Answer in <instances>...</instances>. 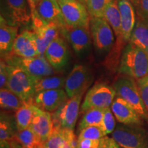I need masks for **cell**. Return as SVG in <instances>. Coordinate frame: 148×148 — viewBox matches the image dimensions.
Returning <instances> with one entry per match:
<instances>
[{"instance_id":"cell-1","label":"cell","mask_w":148,"mask_h":148,"mask_svg":"<svg viewBox=\"0 0 148 148\" xmlns=\"http://www.w3.org/2000/svg\"><path fill=\"white\" fill-rule=\"evenodd\" d=\"M119 71L136 79L146 76L148 75V52L128 42L122 50Z\"/></svg>"},{"instance_id":"cell-2","label":"cell","mask_w":148,"mask_h":148,"mask_svg":"<svg viewBox=\"0 0 148 148\" xmlns=\"http://www.w3.org/2000/svg\"><path fill=\"white\" fill-rule=\"evenodd\" d=\"M6 69L8 74L7 88L23 101L32 100L35 95V77L18 66L6 64Z\"/></svg>"},{"instance_id":"cell-3","label":"cell","mask_w":148,"mask_h":148,"mask_svg":"<svg viewBox=\"0 0 148 148\" xmlns=\"http://www.w3.org/2000/svg\"><path fill=\"white\" fill-rule=\"evenodd\" d=\"M1 18L18 27L32 25V14L28 0H1Z\"/></svg>"},{"instance_id":"cell-4","label":"cell","mask_w":148,"mask_h":148,"mask_svg":"<svg viewBox=\"0 0 148 148\" xmlns=\"http://www.w3.org/2000/svg\"><path fill=\"white\" fill-rule=\"evenodd\" d=\"M140 125L119 123L112 137L121 148H148V130Z\"/></svg>"},{"instance_id":"cell-5","label":"cell","mask_w":148,"mask_h":148,"mask_svg":"<svg viewBox=\"0 0 148 148\" xmlns=\"http://www.w3.org/2000/svg\"><path fill=\"white\" fill-rule=\"evenodd\" d=\"M113 87L116 95L126 101L143 119L148 120V112L134 79L127 76L119 77L114 82Z\"/></svg>"},{"instance_id":"cell-6","label":"cell","mask_w":148,"mask_h":148,"mask_svg":"<svg viewBox=\"0 0 148 148\" xmlns=\"http://www.w3.org/2000/svg\"><path fill=\"white\" fill-rule=\"evenodd\" d=\"M3 60L7 64L21 68L34 77L49 76L54 73V69L44 56L22 58L11 53L3 58Z\"/></svg>"},{"instance_id":"cell-7","label":"cell","mask_w":148,"mask_h":148,"mask_svg":"<svg viewBox=\"0 0 148 148\" xmlns=\"http://www.w3.org/2000/svg\"><path fill=\"white\" fill-rule=\"evenodd\" d=\"M90 29L95 49L99 53H109L114 45L113 29L103 17H90Z\"/></svg>"},{"instance_id":"cell-8","label":"cell","mask_w":148,"mask_h":148,"mask_svg":"<svg viewBox=\"0 0 148 148\" xmlns=\"http://www.w3.org/2000/svg\"><path fill=\"white\" fill-rule=\"evenodd\" d=\"M84 94L69 97L62 106L51 114L55 127L74 130L78 118L79 106Z\"/></svg>"},{"instance_id":"cell-9","label":"cell","mask_w":148,"mask_h":148,"mask_svg":"<svg viewBox=\"0 0 148 148\" xmlns=\"http://www.w3.org/2000/svg\"><path fill=\"white\" fill-rule=\"evenodd\" d=\"M116 91L114 87L105 83H98L88 90L81 106V110L85 112L88 109L106 108L111 106Z\"/></svg>"},{"instance_id":"cell-10","label":"cell","mask_w":148,"mask_h":148,"mask_svg":"<svg viewBox=\"0 0 148 148\" xmlns=\"http://www.w3.org/2000/svg\"><path fill=\"white\" fill-rule=\"evenodd\" d=\"M32 30L36 35L39 56H44L48 45L60 34V27L56 23L42 19L36 12L32 14Z\"/></svg>"},{"instance_id":"cell-11","label":"cell","mask_w":148,"mask_h":148,"mask_svg":"<svg viewBox=\"0 0 148 148\" xmlns=\"http://www.w3.org/2000/svg\"><path fill=\"white\" fill-rule=\"evenodd\" d=\"M92 80V73L86 66L75 64L66 78L64 90L69 97L84 94Z\"/></svg>"},{"instance_id":"cell-12","label":"cell","mask_w":148,"mask_h":148,"mask_svg":"<svg viewBox=\"0 0 148 148\" xmlns=\"http://www.w3.org/2000/svg\"><path fill=\"white\" fill-rule=\"evenodd\" d=\"M58 3L66 25L90 27V15L84 4L78 0L70 2L58 1Z\"/></svg>"},{"instance_id":"cell-13","label":"cell","mask_w":148,"mask_h":148,"mask_svg":"<svg viewBox=\"0 0 148 148\" xmlns=\"http://www.w3.org/2000/svg\"><path fill=\"white\" fill-rule=\"evenodd\" d=\"M60 34L68 40L78 56L88 51L91 45L92 36L90 27H70L65 25L60 29Z\"/></svg>"},{"instance_id":"cell-14","label":"cell","mask_w":148,"mask_h":148,"mask_svg":"<svg viewBox=\"0 0 148 148\" xmlns=\"http://www.w3.org/2000/svg\"><path fill=\"white\" fill-rule=\"evenodd\" d=\"M67 94L62 88L43 90L37 92L32 99V102L41 110L54 112L67 100Z\"/></svg>"},{"instance_id":"cell-15","label":"cell","mask_w":148,"mask_h":148,"mask_svg":"<svg viewBox=\"0 0 148 148\" xmlns=\"http://www.w3.org/2000/svg\"><path fill=\"white\" fill-rule=\"evenodd\" d=\"M44 56L56 71H60L69 61V51L63 38L59 36L48 45Z\"/></svg>"},{"instance_id":"cell-16","label":"cell","mask_w":148,"mask_h":148,"mask_svg":"<svg viewBox=\"0 0 148 148\" xmlns=\"http://www.w3.org/2000/svg\"><path fill=\"white\" fill-rule=\"evenodd\" d=\"M12 53L22 58L39 56L36 35L32 29H24L18 34L14 41Z\"/></svg>"},{"instance_id":"cell-17","label":"cell","mask_w":148,"mask_h":148,"mask_svg":"<svg viewBox=\"0 0 148 148\" xmlns=\"http://www.w3.org/2000/svg\"><path fill=\"white\" fill-rule=\"evenodd\" d=\"M111 110L119 123L124 125H142L143 123V118L140 114L119 96L114 98L111 105Z\"/></svg>"},{"instance_id":"cell-18","label":"cell","mask_w":148,"mask_h":148,"mask_svg":"<svg viewBox=\"0 0 148 148\" xmlns=\"http://www.w3.org/2000/svg\"><path fill=\"white\" fill-rule=\"evenodd\" d=\"M42 148H78L77 137L73 130L54 126L50 136L42 144Z\"/></svg>"},{"instance_id":"cell-19","label":"cell","mask_w":148,"mask_h":148,"mask_svg":"<svg viewBox=\"0 0 148 148\" xmlns=\"http://www.w3.org/2000/svg\"><path fill=\"white\" fill-rule=\"evenodd\" d=\"M121 14V38L125 43L128 42L136 23L134 6L130 0H117Z\"/></svg>"},{"instance_id":"cell-20","label":"cell","mask_w":148,"mask_h":148,"mask_svg":"<svg viewBox=\"0 0 148 148\" xmlns=\"http://www.w3.org/2000/svg\"><path fill=\"white\" fill-rule=\"evenodd\" d=\"M36 11L42 19L56 23L60 29L66 25L58 1L40 0L36 5Z\"/></svg>"},{"instance_id":"cell-21","label":"cell","mask_w":148,"mask_h":148,"mask_svg":"<svg viewBox=\"0 0 148 148\" xmlns=\"http://www.w3.org/2000/svg\"><path fill=\"white\" fill-rule=\"evenodd\" d=\"M29 127L44 143L50 136L54 127L50 112L40 108L34 116Z\"/></svg>"},{"instance_id":"cell-22","label":"cell","mask_w":148,"mask_h":148,"mask_svg":"<svg viewBox=\"0 0 148 148\" xmlns=\"http://www.w3.org/2000/svg\"><path fill=\"white\" fill-rule=\"evenodd\" d=\"M18 27L10 25L2 18L0 23V52L1 58L12 52L13 45L18 36Z\"/></svg>"},{"instance_id":"cell-23","label":"cell","mask_w":148,"mask_h":148,"mask_svg":"<svg viewBox=\"0 0 148 148\" xmlns=\"http://www.w3.org/2000/svg\"><path fill=\"white\" fill-rule=\"evenodd\" d=\"M39 109L31 100L25 101L23 106L16 110L15 121L18 131L30 126L34 116Z\"/></svg>"},{"instance_id":"cell-24","label":"cell","mask_w":148,"mask_h":148,"mask_svg":"<svg viewBox=\"0 0 148 148\" xmlns=\"http://www.w3.org/2000/svg\"><path fill=\"white\" fill-rule=\"evenodd\" d=\"M103 18L108 21L113 29L114 35L116 37V40L125 43L121 38V14L117 0H112L110 1L104 11Z\"/></svg>"},{"instance_id":"cell-25","label":"cell","mask_w":148,"mask_h":148,"mask_svg":"<svg viewBox=\"0 0 148 148\" xmlns=\"http://www.w3.org/2000/svg\"><path fill=\"white\" fill-rule=\"evenodd\" d=\"M130 42L148 52V23L136 18V23L133 29Z\"/></svg>"},{"instance_id":"cell-26","label":"cell","mask_w":148,"mask_h":148,"mask_svg":"<svg viewBox=\"0 0 148 148\" xmlns=\"http://www.w3.org/2000/svg\"><path fill=\"white\" fill-rule=\"evenodd\" d=\"M66 78L62 76L49 75L42 77H35V94L43 90L51 89H60L64 87Z\"/></svg>"},{"instance_id":"cell-27","label":"cell","mask_w":148,"mask_h":148,"mask_svg":"<svg viewBox=\"0 0 148 148\" xmlns=\"http://www.w3.org/2000/svg\"><path fill=\"white\" fill-rule=\"evenodd\" d=\"M23 148H42L43 142L30 127L17 130L15 139Z\"/></svg>"},{"instance_id":"cell-28","label":"cell","mask_w":148,"mask_h":148,"mask_svg":"<svg viewBox=\"0 0 148 148\" xmlns=\"http://www.w3.org/2000/svg\"><path fill=\"white\" fill-rule=\"evenodd\" d=\"M25 101L7 88L0 90V105L1 108L5 110H17L23 106Z\"/></svg>"},{"instance_id":"cell-29","label":"cell","mask_w":148,"mask_h":148,"mask_svg":"<svg viewBox=\"0 0 148 148\" xmlns=\"http://www.w3.org/2000/svg\"><path fill=\"white\" fill-rule=\"evenodd\" d=\"M105 108H94L85 111L84 116L79 122L77 132L78 133L84 127L90 125H101L103 120Z\"/></svg>"},{"instance_id":"cell-30","label":"cell","mask_w":148,"mask_h":148,"mask_svg":"<svg viewBox=\"0 0 148 148\" xmlns=\"http://www.w3.org/2000/svg\"><path fill=\"white\" fill-rule=\"evenodd\" d=\"M13 121L10 119L8 114L5 112L1 113L0 121V140H6L10 142L15 139L17 132V127H14Z\"/></svg>"},{"instance_id":"cell-31","label":"cell","mask_w":148,"mask_h":148,"mask_svg":"<svg viewBox=\"0 0 148 148\" xmlns=\"http://www.w3.org/2000/svg\"><path fill=\"white\" fill-rule=\"evenodd\" d=\"M112 0H87L86 7L90 17H103L104 11Z\"/></svg>"},{"instance_id":"cell-32","label":"cell","mask_w":148,"mask_h":148,"mask_svg":"<svg viewBox=\"0 0 148 148\" xmlns=\"http://www.w3.org/2000/svg\"><path fill=\"white\" fill-rule=\"evenodd\" d=\"M106 136L101 125H90L80 130L78 133L77 140L90 138V139H101Z\"/></svg>"},{"instance_id":"cell-33","label":"cell","mask_w":148,"mask_h":148,"mask_svg":"<svg viewBox=\"0 0 148 148\" xmlns=\"http://www.w3.org/2000/svg\"><path fill=\"white\" fill-rule=\"evenodd\" d=\"M114 117L115 116L110 107L104 109V113H103L101 127H102L106 135L112 133L115 129L116 125Z\"/></svg>"},{"instance_id":"cell-34","label":"cell","mask_w":148,"mask_h":148,"mask_svg":"<svg viewBox=\"0 0 148 148\" xmlns=\"http://www.w3.org/2000/svg\"><path fill=\"white\" fill-rule=\"evenodd\" d=\"M136 84L139 89L142 99L145 106L146 110L148 112V75L139 79H137Z\"/></svg>"},{"instance_id":"cell-35","label":"cell","mask_w":148,"mask_h":148,"mask_svg":"<svg viewBox=\"0 0 148 148\" xmlns=\"http://www.w3.org/2000/svg\"><path fill=\"white\" fill-rule=\"evenodd\" d=\"M136 18L148 23V0H140L135 7Z\"/></svg>"},{"instance_id":"cell-36","label":"cell","mask_w":148,"mask_h":148,"mask_svg":"<svg viewBox=\"0 0 148 148\" xmlns=\"http://www.w3.org/2000/svg\"><path fill=\"white\" fill-rule=\"evenodd\" d=\"M100 139H84L77 140V147L78 148H99Z\"/></svg>"},{"instance_id":"cell-37","label":"cell","mask_w":148,"mask_h":148,"mask_svg":"<svg viewBox=\"0 0 148 148\" xmlns=\"http://www.w3.org/2000/svg\"><path fill=\"white\" fill-rule=\"evenodd\" d=\"M8 74L6 69V63L1 60L0 64V87L1 88H7Z\"/></svg>"},{"instance_id":"cell-38","label":"cell","mask_w":148,"mask_h":148,"mask_svg":"<svg viewBox=\"0 0 148 148\" xmlns=\"http://www.w3.org/2000/svg\"><path fill=\"white\" fill-rule=\"evenodd\" d=\"M99 148H121L113 138L105 136L100 139Z\"/></svg>"},{"instance_id":"cell-39","label":"cell","mask_w":148,"mask_h":148,"mask_svg":"<svg viewBox=\"0 0 148 148\" xmlns=\"http://www.w3.org/2000/svg\"><path fill=\"white\" fill-rule=\"evenodd\" d=\"M40 1V0H28L32 14L36 12V7L37 3H38V1Z\"/></svg>"},{"instance_id":"cell-40","label":"cell","mask_w":148,"mask_h":148,"mask_svg":"<svg viewBox=\"0 0 148 148\" xmlns=\"http://www.w3.org/2000/svg\"><path fill=\"white\" fill-rule=\"evenodd\" d=\"M0 148H11V143L6 140H0Z\"/></svg>"},{"instance_id":"cell-41","label":"cell","mask_w":148,"mask_h":148,"mask_svg":"<svg viewBox=\"0 0 148 148\" xmlns=\"http://www.w3.org/2000/svg\"><path fill=\"white\" fill-rule=\"evenodd\" d=\"M22 146L15 140L11 141V148H21Z\"/></svg>"},{"instance_id":"cell-42","label":"cell","mask_w":148,"mask_h":148,"mask_svg":"<svg viewBox=\"0 0 148 148\" xmlns=\"http://www.w3.org/2000/svg\"><path fill=\"white\" fill-rule=\"evenodd\" d=\"M130 1L131 2H132L133 5H134V8H135V7H136V5L138 4V3L140 2V0H130Z\"/></svg>"},{"instance_id":"cell-43","label":"cell","mask_w":148,"mask_h":148,"mask_svg":"<svg viewBox=\"0 0 148 148\" xmlns=\"http://www.w3.org/2000/svg\"><path fill=\"white\" fill-rule=\"evenodd\" d=\"M79 1H80L81 3H82L83 4H84L86 6V3H87V0H78Z\"/></svg>"},{"instance_id":"cell-44","label":"cell","mask_w":148,"mask_h":148,"mask_svg":"<svg viewBox=\"0 0 148 148\" xmlns=\"http://www.w3.org/2000/svg\"><path fill=\"white\" fill-rule=\"evenodd\" d=\"M58 1H64V2H70V1H77V0H58Z\"/></svg>"},{"instance_id":"cell-45","label":"cell","mask_w":148,"mask_h":148,"mask_svg":"<svg viewBox=\"0 0 148 148\" xmlns=\"http://www.w3.org/2000/svg\"><path fill=\"white\" fill-rule=\"evenodd\" d=\"M21 148H23V147H21Z\"/></svg>"},{"instance_id":"cell-46","label":"cell","mask_w":148,"mask_h":148,"mask_svg":"<svg viewBox=\"0 0 148 148\" xmlns=\"http://www.w3.org/2000/svg\"><path fill=\"white\" fill-rule=\"evenodd\" d=\"M56 1H58V0H56Z\"/></svg>"}]
</instances>
